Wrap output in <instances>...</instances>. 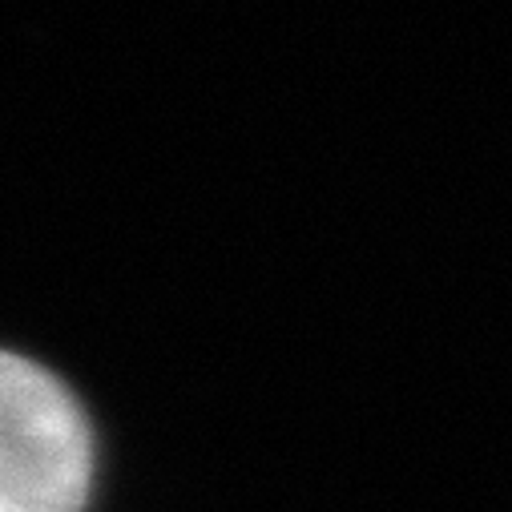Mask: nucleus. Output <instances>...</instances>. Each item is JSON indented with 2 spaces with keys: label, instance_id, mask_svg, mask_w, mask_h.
Instances as JSON below:
<instances>
[{
  "label": "nucleus",
  "instance_id": "obj_1",
  "mask_svg": "<svg viewBox=\"0 0 512 512\" xmlns=\"http://www.w3.org/2000/svg\"><path fill=\"white\" fill-rule=\"evenodd\" d=\"M89 484L93 436L73 392L0 351V512H81Z\"/></svg>",
  "mask_w": 512,
  "mask_h": 512
}]
</instances>
